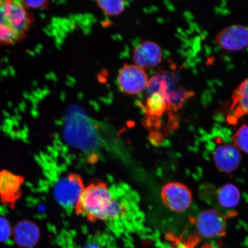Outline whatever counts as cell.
Returning <instances> with one entry per match:
<instances>
[{"mask_svg":"<svg viewBox=\"0 0 248 248\" xmlns=\"http://www.w3.org/2000/svg\"><path fill=\"white\" fill-rule=\"evenodd\" d=\"M115 189L103 184L85 188L76 211L92 221L110 222L125 218L126 204Z\"/></svg>","mask_w":248,"mask_h":248,"instance_id":"obj_1","label":"cell"},{"mask_svg":"<svg viewBox=\"0 0 248 248\" xmlns=\"http://www.w3.org/2000/svg\"><path fill=\"white\" fill-rule=\"evenodd\" d=\"M117 81L121 91L135 95L146 90L149 78L145 71L136 65L125 64L118 74Z\"/></svg>","mask_w":248,"mask_h":248,"instance_id":"obj_7","label":"cell"},{"mask_svg":"<svg viewBox=\"0 0 248 248\" xmlns=\"http://www.w3.org/2000/svg\"><path fill=\"white\" fill-rule=\"evenodd\" d=\"M23 95L24 98L29 99L30 94L26 92L23 93Z\"/></svg>","mask_w":248,"mask_h":248,"instance_id":"obj_25","label":"cell"},{"mask_svg":"<svg viewBox=\"0 0 248 248\" xmlns=\"http://www.w3.org/2000/svg\"><path fill=\"white\" fill-rule=\"evenodd\" d=\"M98 7L108 16H117L122 13L125 9V1L122 0L116 1H98Z\"/></svg>","mask_w":248,"mask_h":248,"instance_id":"obj_15","label":"cell"},{"mask_svg":"<svg viewBox=\"0 0 248 248\" xmlns=\"http://www.w3.org/2000/svg\"><path fill=\"white\" fill-rule=\"evenodd\" d=\"M196 225L199 233L205 238L220 237L225 234V217L215 209H206L200 213Z\"/></svg>","mask_w":248,"mask_h":248,"instance_id":"obj_9","label":"cell"},{"mask_svg":"<svg viewBox=\"0 0 248 248\" xmlns=\"http://www.w3.org/2000/svg\"><path fill=\"white\" fill-rule=\"evenodd\" d=\"M19 108H14V111H15V113L16 114H18V113H19Z\"/></svg>","mask_w":248,"mask_h":248,"instance_id":"obj_27","label":"cell"},{"mask_svg":"<svg viewBox=\"0 0 248 248\" xmlns=\"http://www.w3.org/2000/svg\"><path fill=\"white\" fill-rule=\"evenodd\" d=\"M215 41L224 50H242L248 46V27L241 24L231 25L217 34Z\"/></svg>","mask_w":248,"mask_h":248,"instance_id":"obj_8","label":"cell"},{"mask_svg":"<svg viewBox=\"0 0 248 248\" xmlns=\"http://www.w3.org/2000/svg\"><path fill=\"white\" fill-rule=\"evenodd\" d=\"M84 190V186L79 176L70 174L63 176L56 183L54 194L56 200L64 208L76 209Z\"/></svg>","mask_w":248,"mask_h":248,"instance_id":"obj_4","label":"cell"},{"mask_svg":"<svg viewBox=\"0 0 248 248\" xmlns=\"http://www.w3.org/2000/svg\"><path fill=\"white\" fill-rule=\"evenodd\" d=\"M213 158L217 170L226 174L237 170L242 161L241 151L232 143L219 145L214 151Z\"/></svg>","mask_w":248,"mask_h":248,"instance_id":"obj_11","label":"cell"},{"mask_svg":"<svg viewBox=\"0 0 248 248\" xmlns=\"http://www.w3.org/2000/svg\"><path fill=\"white\" fill-rule=\"evenodd\" d=\"M30 23L24 7L13 1L0 0V43L14 44L24 36Z\"/></svg>","mask_w":248,"mask_h":248,"instance_id":"obj_3","label":"cell"},{"mask_svg":"<svg viewBox=\"0 0 248 248\" xmlns=\"http://www.w3.org/2000/svg\"><path fill=\"white\" fill-rule=\"evenodd\" d=\"M0 80H2H2H4V79H3V78L1 77H0Z\"/></svg>","mask_w":248,"mask_h":248,"instance_id":"obj_31","label":"cell"},{"mask_svg":"<svg viewBox=\"0 0 248 248\" xmlns=\"http://www.w3.org/2000/svg\"><path fill=\"white\" fill-rule=\"evenodd\" d=\"M163 51L160 46L153 41H144L133 52V61L136 66L144 70L156 67L162 62Z\"/></svg>","mask_w":248,"mask_h":248,"instance_id":"obj_10","label":"cell"},{"mask_svg":"<svg viewBox=\"0 0 248 248\" xmlns=\"http://www.w3.org/2000/svg\"><path fill=\"white\" fill-rule=\"evenodd\" d=\"M1 62L2 63H8L9 62V59L7 57H5L1 59Z\"/></svg>","mask_w":248,"mask_h":248,"instance_id":"obj_24","label":"cell"},{"mask_svg":"<svg viewBox=\"0 0 248 248\" xmlns=\"http://www.w3.org/2000/svg\"><path fill=\"white\" fill-rule=\"evenodd\" d=\"M217 197L220 206L228 209L237 207L241 200L239 189L232 184L221 186L217 191Z\"/></svg>","mask_w":248,"mask_h":248,"instance_id":"obj_14","label":"cell"},{"mask_svg":"<svg viewBox=\"0 0 248 248\" xmlns=\"http://www.w3.org/2000/svg\"><path fill=\"white\" fill-rule=\"evenodd\" d=\"M29 52V54L30 55H31V56H33L34 55V53H33V52L32 51H30Z\"/></svg>","mask_w":248,"mask_h":248,"instance_id":"obj_29","label":"cell"},{"mask_svg":"<svg viewBox=\"0 0 248 248\" xmlns=\"http://www.w3.org/2000/svg\"><path fill=\"white\" fill-rule=\"evenodd\" d=\"M12 234L18 246L28 248L33 247L38 243L40 230L35 223L29 220H22L15 226Z\"/></svg>","mask_w":248,"mask_h":248,"instance_id":"obj_12","label":"cell"},{"mask_svg":"<svg viewBox=\"0 0 248 248\" xmlns=\"http://www.w3.org/2000/svg\"><path fill=\"white\" fill-rule=\"evenodd\" d=\"M6 52H8H8H9L8 49H7V50H6Z\"/></svg>","mask_w":248,"mask_h":248,"instance_id":"obj_32","label":"cell"},{"mask_svg":"<svg viewBox=\"0 0 248 248\" xmlns=\"http://www.w3.org/2000/svg\"><path fill=\"white\" fill-rule=\"evenodd\" d=\"M13 229L8 219L0 216V243L7 241L12 236Z\"/></svg>","mask_w":248,"mask_h":248,"instance_id":"obj_17","label":"cell"},{"mask_svg":"<svg viewBox=\"0 0 248 248\" xmlns=\"http://www.w3.org/2000/svg\"><path fill=\"white\" fill-rule=\"evenodd\" d=\"M161 198L167 208L173 212L182 213L190 207L193 194L187 186L178 182H170L163 186Z\"/></svg>","mask_w":248,"mask_h":248,"instance_id":"obj_6","label":"cell"},{"mask_svg":"<svg viewBox=\"0 0 248 248\" xmlns=\"http://www.w3.org/2000/svg\"><path fill=\"white\" fill-rule=\"evenodd\" d=\"M232 141L238 150L248 154V124H243L235 131Z\"/></svg>","mask_w":248,"mask_h":248,"instance_id":"obj_16","label":"cell"},{"mask_svg":"<svg viewBox=\"0 0 248 248\" xmlns=\"http://www.w3.org/2000/svg\"><path fill=\"white\" fill-rule=\"evenodd\" d=\"M24 183L23 175L7 169L0 170V204L15 210L22 197Z\"/></svg>","mask_w":248,"mask_h":248,"instance_id":"obj_5","label":"cell"},{"mask_svg":"<svg viewBox=\"0 0 248 248\" xmlns=\"http://www.w3.org/2000/svg\"><path fill=\"white\" fill-rule=\"evenodd\" d=\"M18 108H19V110L22 111H24L26 108V102H25L24 101H22V102H21V103L18 104Z\"/></svg>","mask_w":248,"mask_h":248,"instance_id":"obj_21","label":"cell"},{"mask_svg":"<svg viewBox=\"0 0 248 248\" xmlns=\"http://www.w3.org/2000/svg\"><path fill=\"white\" fill-rule=\"evenodd\" d=\"M100 125L82 108L74 105L67 110L65 117V140L71 146L86 153L98 150L103 142Z\"/></svg>","mask_w":248,"mask_h":248,"instance_id":"obj_2","label":"cell"},{"mask_svg":"<svg viewBox=\"0 0 248 248\" xmlns=\"http://www.w3.org/2000/svg\"><path fill=\"white\" fill-rule=\"evenodd\" d=\"M13 1L16 4L20 6V7H24V4L22 1H20V0H14Z\"/></svg>","mask_w":248,"mask_h":248,"instance_id":"obj_23","label":"cell"},{"mask_svg":"<svg viewBox=\"0 0 248 248\" xmlns=\"http://www.w3.org/2000/svg\"><path fill=\"white\" fill-rule=\"evenodd\" d=\"M5 69L8 71L9 74H10V75L12 77H15L16 76V70L12 66H8Z\"/></svg>","mask_w":248,"mask_h":248,"instance_id":"obj_20","label":"cell"},{"mask_svg":"<svg viewBox=\"0 0 248 248\" xmlns=\"http://www.w3.org/2000/svg\"><path fill=\"white\" fill-rule=\"evenodd\" d=\"M3 114H4V116H7V117L10 116V115H9V114L7 112V111H5V110L3 111Z\"/></svg>","mask_w":248,"mask_h":248,"instance_id":"obj_28","label":"cell"},{"mask_svg":"<svg viewBox=\"0 0 248 248\" xmlns=\"http://www.w3.org/2000/svg\"><path fill=\"white\" fill-rule=\"evenodd\" d=\"M16 117H17V119H21V117L19 115H18V114H17L16 116Z\"/></svg>","mask_w":248,"mask_h":248,"instance_id":"obj_30","label":"cell"},{"mask_svg":"<svg viewBox=\"0 0 248 248\" xmlns=\"http://www.w3.org/2000/svg\"><path fill=\"white\" fill-rule=\"evenodd\" d=\"M231 110L232 115L228 120L230 123H234L241 117L248 116V78L232 93Z\"/></svg>","mask_w":248,"mask_h":248,"instance_id":"obj_13","label":"cell"},{"mask_svg":"<svg viewBox=\"0 0 248 248\" xmlns=\"http://www.w3.org/2000/svg\"><path fill=\"white\" fill-rule=\"evenodd\" d=\"M23 2L24 5L33 9L44 8L48 3L47 1H24Z\"/></svg>","mask_w":248,"mask_h":248,"instance_id":"obj_18","label":"cell"},{"mask_svg":"<svg viewBox=\"0 0 248 248\" xmlns=\"http://www.w3.org/2000/svg\"><path fill=\"white\" fill-rule=\"evenodd\" d=\"M82 248H104L99 245L95 243H88L85 245Z\"/></svg>","mask_w":248,"mask_h":248,"instance_id":"obj_19","label":"cell"},{"mask_svg":"<svg viewBox=\"0 0 248 248\" xmlns=\"http://www.w3.org/2000/svg\"><path fill=\"white\" fill-rule=\"evenodd\" d=\"M7 105L8 108H11L14 106L13 102H12V101H8Z\"/></svg>","mask_w":248,"mask_h":248,"instance_id":"obj_26","label":"cell"},{"mask_svg":"<svg viewBox=\"0 0 248 248\" xmlns=\"http://www.w3.org/2000/svg\"><path fill=\"white\" fill-rule=\"evenodd\" d=\"M9 72L8 71L6 70H1L0 71V76H1L2 78L7 77L8 76Z\"/></svg>","mask_w":248,"mask_h":248,"instance_id":"obj_22","label":"cell"}]
</instances>
